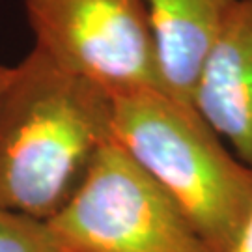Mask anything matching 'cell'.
<instances>
[{"label":"cell","mask_w":252,"mask_h":252,"mask_svg":"<svg viewBox=\"0 0 252 252\" xmlns=\"http://www.w3.org/2000/svg\"><path fill=\"white\" fill-rule=\"evenodd\" d=\"M112 95L41 49L0 95V207L49 222L112 140Z\"/></svg>","instance_id":"6da1fadb"},{"label":"cell","mask_w":252,"mask_h":252,"mask_svg":"<svg viewBox=\"0 0 252 252\" xmlns=\"http://www.w3.org/2000/svg\"><path fill=\"white\" fill-rule=\"evenodd\" d=\"M110 133L213 251H234L252 213V168L226 148L194 107L161 90L116 95Z\"/></svg>","instance_id":"7a4b0ae2"},{"label":"cell","mask_w":252,"mask_h":252,"mask_svg":"<svg viewBox=\"0 0 252 252\" xmlns=\"http://www.w3.org/2000/svg\"><path fill=\"white\" fill-rule=\"evenodd\" d=\"M67 252H215L166 190L110 140L49 222Z\"/></svg>","instance_id":"3957f363"},{"label":"cell","mask_w":252,"mask_h":252,"mask_svg":"<svg viewBox=\"0 0 252 252\" xmlns=\"http://www.w3.org/2000/svg\"><path fill=\"white\" fill-rule=\"evenodd\" d=\"M36 47L112 97L161 90L144 0H27Z\"/></svg>","instance_id":"277c9868"},{"label":"cell","mask_w":252,"mask_h":252,"mask_svg":"<svg viewBox=\"0 0 252 252\" xmlns=\"http://www.w3.org/2000/svg\"><path fill=\"white\" fill-rule=\"evenodd\" d=\"M192 107L252 168V0H237L196 82Z\"/></svg>","instance_id":"5b68a950"},{"label":"cell","mask_w":252,"mask_h":252,"mask_svg":"<svg viewBox=\"0 0 252 252\" xmlns=\"http://www.w3.org/2000/svg\"><path fill=\"white\" fill-rule=\"evenodd\" d=\"M237 0H144L162 92L192 107L196 82Z\"/></svg>","instance_id":"8992f818"},{"label":"cell","mask_w":252,"mask_h":252,"mask_svg":"<svg viewBox=\"0 0 252 252\" xmlns=\"http://www.w3.org/2000/svg\"><path fill=\"white\" fill-rule=\"evenodd\" d=\"M58 249L47 222L0 207V252H56Z\"/></svg>","instance_id":"52a82bcc"},{"label":"cell","mask_w":252,"mask_h":252,"mask_svg":"<svg viewBox=\"0 0 252 252\" xmlns=\"http://www.w3.org/2000/svg\"><path fill=\"white\" fill-rule=\"evenodd\" d=\"M232 252H252V213L249 217V220H247L243 232L239 235V239H237V243H235Z\"/></svg>","instance_id":"ba28073f"},{"label":"cell","mask_w":252,"mask_h":252,"mask_svg":"<svg viewBox=\"0 0 252 252\" xmlns=\"http://www.w3.org/2000/svg\"><path fill=\"white\" fill-rule=\"evenodd\" d=\"M13 69H15V65L9 67V65H2L0 63V95H2V92L8 88L9 81L13 77Z\"/></svg>","instance_id":"9c48e42d"},{"label":"cell","mask_w":252,"mask_h":252,"mask_svg":"<svg viewBox=\"0 0 252 252\" xmlns=\"http://www.w3.org/2000/svg\"><path fill=\"white\" fill-rule=\"evenodd\" d=\"M56 252H67V251H63V249H58V251H56Z\"/></svg>","instance_id":"30bf717a"}]
</instances>
